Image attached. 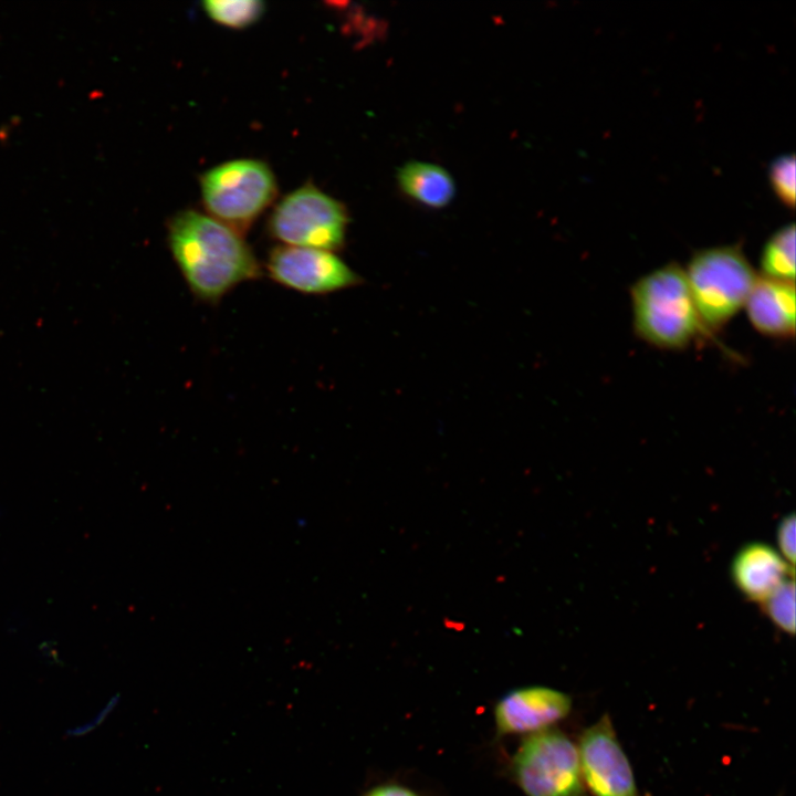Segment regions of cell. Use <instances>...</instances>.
<instances>
[{"label":"cell","instance_id":"obj_9","mask_svg":"<svg viewBox=\"0 0 796 796\" xmlns=\"http://www.w3.org/2000/svg\"><path fill=\"white\" fill-rule=\"evenodd\" d=\"M572 698L559 690L530 685L510 691L494 709L499 734H533L553 727L572 710Z\"/></svg>","mask_w":796,"mask_h":796},{"label":"cell","instance_id":"obj_8","mask_svg":"<svg viewBox=\"0 0 796 796\" xmlns=\"http://www.w3.org/2000/svg\"><path fill=\"white\" fill-rule=\"evenodd\" d=\"M265 269L275 283L307 295H323L358 284L360 277L334 252L281 245L268 256Z\"/></svg>","mask_w":796,"mask_h":796},{"label":"cell","instance_id":"obj_3","mask_svg":"<svg viewBox=\"0 0 796 796\" xmlns=\"http://www.w3.org/2000/svg\"><path fill=\"white\" fill-rule=\"evenodd\" d=\"M684 272L706 329L723 327L745 305L758 277L734 245L695 252Z\"/></svg>","mask_w":796,"mask_h":796},{"label":"cell","instance_id":"obj_11","mask_svg":"<svg viewBox=\"0 0 796 796\" xmlns=\"http://www.w3.org/2000/svg\"><path fill=\"white\" fill-rule=\"evenodd\" d=\"M793 566L773 547L752 543L734 557L732 576L736 587L753 601L763 603L786 579L793 577Z\"/></svg>","mask_w":796,"mask_h":796},{"label":"cell","instance_id":"obj_2","mask_svg":"<svg viewBox=\"0 0 796 796\" xmlns=\"http://www.w3.org/2000/svg\"><path fill=\"white\" fill-rule=\"evenodd\" d=\"M633 327L639 337L663 349H681L706 331L694 304L684 269L669 263L631 287Z\"/></svg>","mask_w":796,"mask_h":796},{"label":"cell","instance_id":"obj_12","mask_svg":"<svg viewBox=\"0 0 796 796\" xmlns=\"http://www.w3.org/2000/svg\"><path fill=\"white\" fill-rule=\"evenodd\" d=\"M397 178L407 196L431 208L447 206L455 193L451 175L433 164L410 161L398 170Z\"/></svg>","mask_w":796,"mask_h":796},{"label":"cell","instance_id":"obj_13","mask_svg":"<svg viewBox=\"0 0 796 796\" xmlns=\"http://www.w3.org/2000/svg\"><path fill=\"white\" fill-rule=\"evenodd\" d=\"M762 276L795 283V226L777 230L761 253Z\"/></svg>","mask_w":796,"mask_h":796},{"label":"cell","instance_id":"obj_18","mask_svg":"<svg viewBox=\"0 0 796 796\" xmlns=\"http://www.w3.org/2000/svg\"><path fill=\"white\" fill-rule=\"evenodd\" d=\"M364 796H419L412 789L398 785V784H385L379 785L367 792Z\"/></svg>","mask_w":796,"mask_h":796},{"label":"cell","instance_id":"obj_16","mask_svg":"<svg viewBox=\"0 0 796 796\" xmlns=\"http://www.w3.org/2000/svg\"><path fill=\"white\" fill-rule=\"evenodd\" d=\"M769 184L781 202L795 205V159L793 155L776 158L769 167Z\"/></svg>","mask_w":796,"mask_h":796},{"label":"cell","instance_id":"obj_6","mask_svg":"<svg viewBox=\"0 0 796 796\" xmlns=\"http://www.w3.org/2000/svg\"><path fill=\"white\" fill-rule=\"evenodd\" d=\"M347 221L341 202L313 185H305L275 206L268 231L282 245L333 252L344 244Z\"/></svg>","mask_w":796,"mask_h":796},{"label":"cell","instance_id":"obj_1","mask_svg":"<svg viewBox=\"0 0 796 796\" xmlns=\"http://www.w3.org/2000/svg\"><path fill=\"white\" fill-rule=\"evenodd\" d=\"M168 244L192 295L216 304L238 285L261 277L252 249L239 232L196 210L168 222Z\"/></svg>","mask_w":796,"mask_h":796},{"label":"cell","instance_id":"obj_14","mask_svg":"<svg viewBox=\"0 0 796 796\" xmlns=\"http://www.w3.org/2000/svg\"><path fill=\"white\" fill-rule=\"evenodd\" d=\"M202 6L210 19L233 29L254 24L265 10L259 0H207Z\"/></svg>","mask_w":796,"mask_h":796},{"label":"cell","instance_id":"obj_15","mask_svg":"<svg viewBox=\"0 0 796 796\" xmlns=\"http://www.w3.org/2000/svg\"><path fill=\"white\" fill-rule=\"evenodd\" d=\"M769 619L782 630L794 633L795 586L793 577L786 579L764 601Z\"/></svg>","mask_w":796,"mask_h":796},{"label":"cell","instance_id":"obj_7","mask_svg":"<svg viewBox=\"0 0 796 796\" xmlns=\"http://www.w3.org/2000/svg\"><path fill=\"white\" fill-rule=\"evenodd\" d=\"M577 747L584 786L591 796H640L608 714L583 731Z\"/></svg>","mask_w":796,"mask_h":796},{"label":"cell","instance_id":"obj_4","mask_svg":"<svg viewBox=\"0 0 796 796\" xmlns=\"http://www.w3.org/2000/svg\"><path fill=\"white\" fill-rule=\"evenodd\" d=\"M200 188L209 216L240 234L251 227L277 191L272 170L256 159H235L207 170Z\"/></svg>","mask_w":796,"mask_h":796},{"label":"cell","instance_id":"obj_10","mask_svg":"<svg viewBox=\"0 0 796 796\" xmlns=\"http://www.w3.org/2000/svg\"><path fill=\"white\" fill-rule=\"evenodd\" d=\"M744 306L751 324L762 335L794 336L795 283L757 277Z\"/></svg>","mask_w":796,"mask_h":796},{"label":"cell","instance_id":"obj_5","mask_svg":"<svg viewBox=\"0 0 796 796\" xmlns=\"http://www.w3.org/2000/svg\"><path fill=\"white\" fill-rule=\"evenodd\" d=\"M511 769L525 796H588L577 744L555 727L526 735Z\"/></svg>","mask_w":796,"mask_h":796},{"label":"cell","instance_id":"obj_17","mask_svg":"<svg viewBox=\"0 0 796 796\" xmlns=\"http://www.w3.org/2000/svg\"><path fill=\"white\" fill-rule=\"evenodd\" d=\"M777 544L782 557L794 566L795 561V516L790 514L783 519L777 528Z\"/></svg>","mask_w":796,"mask_h":796}]
</instances>
